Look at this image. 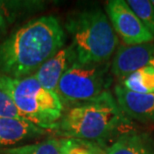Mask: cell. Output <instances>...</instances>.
Segmentation results:
<instances>
[{"instance_id": "cell-5", "label": "cell", "mask_w": 154, "mask_h": 154, "mask_svg": "<svg viewBox=\"0 0 154 154\" xmlns=\"http://www.w3.org/2000/svg\"><path fill=\"white\" fill-rule=\"evenodd\" d=\"M111 83L110 62L81 64L75 61L61 77L55 92L63 107L70 108L100 96L108 91Z\"/></svg>"}, {"instance_id": "cell-18", "label": "cell", "mask_w": 154, "mask_h": 154, "mask_svg": "<svg viewBox=\"0 0 154 154\" xmlns=\"http://www.w3.org/2000/svg\"><path fill=\"white\" fill-rule=\"evenodd\" d=\"M151 1H152V3H153V5H154V0H151Z\"/></svg>"}, {"instance_id": "cell-10", "label": "cell", "mask_w": 154, "mask_h": 154, "mask_svg": "<svg viewBox=\"0 0 154 154\" xmlns=\"http://www.w3.org/2000/svg\"><path fill=\"white\" fill-rule=\"evenodd\" d=\"M45 131L26 120L0 117V147H9L41 136Z\"/></svg>"}, {"instance_id": "cell-4", "label": "cell", "mask_w": 154, "mask_h": 154, "mask_svg": "<svg viewBox=\"0 0 154 154\" xmlns=\"http://www.w3.org/2000/svg\"><path fill=\"white\" fill-rule=\"evenodd\" d=\"M9 85L22 118L43 130H54L64 112L56 92L44 88L33 75L9 78Z\"/></svg>"}, {"instance_id": "cell-7", "label": "cell", "mask_w": 154, "mask_h": 154, "mask_svg": "<svg viewBox=\"0 0 154 154\" xmlns=\"http://www.w3.org/2000/svg\"><path fill=\"white\" fill-rule=\"evenodd\" d=\"M145 67L154 68V42L119 45L110 63V71L122 81L133 72Z\"/></svg>"}, {"instance_id": "cell-15", "label": "cell", "mask_w": 154, "mask_h": 154, "mask_svg": "<svg viewBox=\"0 0 154 154\" xmlns=\"http://www.w3.org/2000/svg\"><path fill=\"white\" fill-rule=\"evenodd\" d=\"M129 5L136 16L139 18L143 26L154 37V5L149 0H127Z\"/></svg>"}, {"instance_id": "cell-8", "label": "cell", "mask_w": 154, "mask_h": 154, "mask_svg": "<svg viewBox=\"0 0 154 154\" xmlns=\"http://www.w3.org/2000/svg\"><path fill=\"white\" fill-rule=\"evenodd\" d=\"M113 94L120 109L130 120L154 122V92L135 93L117 84Z\"/></svg>"}, {"instance_id": "cell-17", "label": "cell", "mask_w": 154, "mask_h": 154, "mask_svg": "<svg viewBox=\"0 0 154 154\" xmlns=\"http://www.w3.org/2000/svg\"><path fill=\"white\" fill-rule=\"evenodd\" d=\"M12 6L13 5H11L10 2L0 1V35L6 31L9 23L12 20L11 12L14 11L9 10Z\"/></svg>"}, {"instance_id": "cell-3", "label": "cell", "mask_w": 154, "mask_h": 154, "mask_svg": "<svg viewBox=\"0 0 154 154\" xmlns=\"http://www.w3.org/2000/svg\"><path fill=\"white\" fill-rule=\"evenodd\" d=\"M65 28L71 36L76 61L81 64L109 62L118 47V37L107 17L99 8L70 15Z\"/></svg>"}, {"instance_id": "cell-16", "label": "cell", "mask_w": 154, "mask_h": 154, "mask_svg": "<svg viewBox=\"0 0 154 154\" xmlns=\"http://www.w3.org/2000/svg\"><path fill=\"white\" fill-rule=\"evenodd\" d=\"M61 154H105L95 143L86 142L71 138H63Z\"/></svg>"}, {"instance_id": "cell-9", "label": "cell", "mask_w": 154, "mask_h": 154, "mask_svg": "<svg viewBox=\"0 0 154 154\" xmlns=\"http://www.w3.org/2000/svg\"><path fill=\"white\" fill-rule=\"evenodd\" d=\"M75 61L76 55L72 46H64L50 59L43 63L33 76L44 88L55 92L61 77Z\"/></svg>"}, {"instance_id": "cell-2", "label": "cell", "mask_w": 154, "mask_h": 154, "mask_svg": "<svg viewBox=\"0 0 154 154\" xmlns=\"http://www.w3.org/2000/svg\"><path fill=\"white\" fill-rule=\"evenodd\" d=\"M130 122L114 95L105 91L89 102L66 109L54 131L63 138L98 143L114 136Z\"/></svg>"}, {"instance_id": "cell-14", "label": "cell", "mask_w": 154, "mask_h": 154, "mask_svg": "<svg viewBox=\"0 0 154 154\" xmlns=\"http://www.w3.org/2000/svg\"><path fill=\"white\" fill-rule=\"evenodd\" d=\"M0 117L23 119L12 97L9 77L3 75H0Z\"/></svg>"}, {"instance_id": "cell-1", "label": "cell", "mask_w": 154, "mask_h": 154, "mask_svg": "<svg viewBox=\"0 0 154 154\" xmlns=\"http://www.w3.org/2000/svg\"><path fill=\"white\" fill-rule=\"evenodd\" d=\"M64 44L65 31L56 17L34 18L0 42V75L15 79L31 76Z\"/></svg>"}, {"instance_id": "cell-13", "label": "cell", "mask_w": 154, "mask_h": 154, "mask_svg": "<svg viewBox=\"0 0 154 154\" xmlns=\"http://www.w3.org/2000/svg\"><path fill=\"white\" fill-rule=\"evenodd\" d=\"M63 138L47 139L41 142L2 149V154H61Z\"/></svg>"}, {"instance_id": "cell-11", "label": "cell", "mask_w": 154, "mask_h": 154, "mask_svg": "<svg viewBox=\"0 0 154 154\" xmlns=\"http://www.w3.org/2000/svg\"><path fill=\"white\" fill-rule=\"evenodd\" d=\"M105 154H154V142L146 133L125 132L118 136Z\"/></svg>"}, {"instance_id": "cell-12", "label": "cell", "mask_w": 154, "mask_h": 154, "mask_svg": "<svg viewBox=\"0 0 154 154\" xmlns=\"http://www.w3.org/2000/svg\"><path fill=\"white\" fill-rule=\"evenodd\" d=\"M129 91L135 93H153L154 92V68L145 67L123 79L119 83Z\"/></svg>"}, {"instance_id": "cell-6", "label": "cell", "mask_w": 154, "mask_h": 154, "mask_svg": "<svg viewBox=\"0 0 154 154\" xmlns=\"http://www.w3.org/2000/svg\"><path fill=\"white\" fill-rule=\"evenodd\" d=\"M106 15L116 35L124 44H142L153 42L154 37L124 0H110L105 6Z\"/></svg>"}]
</instances>
